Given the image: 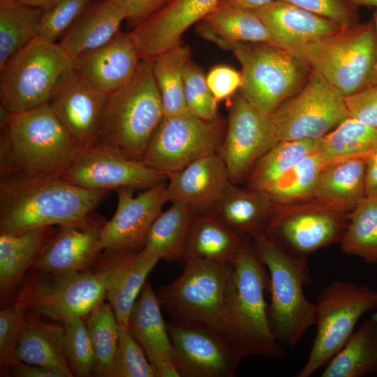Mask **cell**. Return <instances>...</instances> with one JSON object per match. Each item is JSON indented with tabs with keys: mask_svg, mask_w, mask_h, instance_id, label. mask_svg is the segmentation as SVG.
I'll list each match as a JSON object with an SVG mask.
<instances>
[{
	"mask_svg": "<svg viewBox=\"0 0 377 377\" xmlns=\"http://www.w3.org/2000/svg\"><path fill=\"white\" fill-rule=\"evenodd\" d=\"M316 331L308 359L296 377H309L343 347L359 319L377 306V292L356 283L334 280L316 298Z\"/></svg>",
	"mask_w": 377,
	"mask_h": 377,
	"instance_id": "10",
	"label": "cell"
},
{
	"mask_svg": "<svg viewBox=\"0 0 377 377\" xmlns=\"http://www.w3.org/2000/svg\"><path fill=\"white\" fill-rule=\"evenodd\" d=\"M64 328L59 324L25 319L14 350V360L38 365L59 374L73 376L64 346Z\"/></svg>",
	"mask_w": 377,
	"mask_h": 377,
	"instance_id": "29",
	"label": "cell"
},
{
	"mask_svg": "<svg viewBox=\"0 0 377 377\" xmlns=\"http://www.w3.org/2000/svg\"><path fill=\"white\" fill-rule=\"evenodd\" d=\"M229 50L242 67L239 93L268 114L296 94L312 72L298 52L269 43H237Z\"/></svg>",
	"mask_w": 377,
	"mask_h": 377,
	"instance_id": "6",
	"label": "cell"
},
{
	"mask_svg": "<svg viewBox=\"0 0 377 377\" xmlns=\"http://www.w3.org/2000/svg\"><path fill=\"white\" fill-rule=\"evenodd\" d=\"M195 216L188 204L172 202L154 221L140 255L168 262L182 259Z\"/></svg>",
	"mask_w": 377,
	"mask_h": 377,
	"instance_id": "32",
	"label": "cell"
},
{
	"mask_svg": "<svg viewBox=\"0 0 377 377\" xmlns=\"http://www.w3.org/2000/svg\"><path fill=\"white\" fill-rule=\"evenodd\" d=\"M320 139L279 140L254 165L248 175V188L265 191L303 157L318 150Z\"/></svg>",
	"mask_w": 377,
	"mask_h": 377,
	"instance_id": "38",
	"label": "cell"
},
{
	"mask_svg": "<svg viewBox=\"0 0 377 377\" xmlns=\"http://www.w3.org/2000/svg\"><path fill=\"white\" fill-rule=\"evenodd\" d=\"M313 13L329 19L343 28L357 24L355 6L347 0H283Z\"/></svg>",
	"mask_w": 377,
	"mask_h": 377,
	"instance_id": "48",
	"label": "cell"
},
{
	"mask_svg": "<svg viewBox=\"0 0 377 377\" xmlns=\"http://www.w3.org/2000/svg\"><path fill=\"white\" fill-rule=\"evenodd\" d=\"M51 227L33 229L20 234H0V290L8 294L32 267L52 235Z\"/></svg>",
	"mask_w": 377,
	"mask_h": 377,
	"instance_id": "34",
	"label": "cell"
},
{
	"mask_svg": "<svg viewBox=\"0 0 377 377\" xmlns=\"http://www.w3.org/2000/svg\"><path fill=\"white\" fill-rule=\"evenodd\" d=\"M345 100L349 116L377 128V84Z\"/></svg>",
	"mask_w": 377,
	"mask_h": 377,
	"instance_id": "50",
	"label": "cell"
},
{
	"mask_svg": "<svg viewBox=\"0 0 377 377\" xmlns=\"http://www.w3.org/2000/svg\"><path fill=\"white\" fill-rule=\"evenodd\" d=\"M372 20L374 24L376 34V38H377V9H376L374 11Z\"/></svg>",
	"mask_w": 377,
	"mask_h": 377,
	"instance_id": "60",
	"label": "cell"
},
{
	"mask_svg": "<svg viewBox=\"0 0 377 377\" xmlns=\"http://www.w3.org/2000/svg\"><path fill=\"white\" fill-rule=\"evenodd\" d=\"M377 373V322L371 317L330 360L322 377H363Z\"/></svg>",
	"mask_w": 377,
	"mask_h": 377,
	"instance_id": "35",
	"label": "cell"
},
{
	"mask_svg": "<svg viewBox=\"0 0 377 377\" xmlns=\"http://www.w3.org/2000/svg\"><path fill=\"white\" fill-rule=\"evenodd\" d=\"M126 19L124 8L112 0L93 1L64 34L59 46L73 59L110 41Z\"/></svg>",
	"mask_w": 377,
	"mask_h": 377,
	"instance_id": "26",
	"label": "cell"
},
{
	"mask_svg": "<svg viewBox=\"0 0 377 377\" xmlns=\"http://www.w3.org/2000/svg\"><path fill=\"white\" fill-rule=\"evenodd\" d=\"M168 177V173L131 159L112 146L95 143L82 147L60 178L90 190L128 187L145 191L165 184Z\"/></svg>",
	"mask_w": 377,
	"mask_h": 377,
	"instance_id": "14",
	"label": "cell"
},
{
	"mask_svg": "<svg viewBox=\"0 0 377 377\" xmlns=\"http://www.w3.org/2000/svg\"><path fill=\"white\" fill-rule=\"evenodd\" d=\"M253 12L267 29L269 43L293 51L343 29L334 21L283 0H275Z\"/></svg>",
	"mask_w": 377,
	"mask_h": 377,
	"instance_id": "22",
	"label": "cell"
},
{
	"mask_svg": "<svg viewBox=\"0 0 377 377\" xmlns=\"http://www.w3.org/2000/svg\"><path fill=\"white\" fill-rule=\"evenodd\" d=\"M21 173L6 128L0 133V175Z\"/></svg>",
	"mask_w": 377,
	"mask_h": 377,
	"instance_id": "52",
	"label": "cell"
},
{
	"mask_svg": "<svg viewBox=\"0 0 377 377\" xmlns=\"http://www.w3.org/2000/svg\"><path fill=\"white\" fill-rule=\"evenodd\" d=\"M367 161L349 158L325 165L312 200L350 214L366 196Z\"/></svg>",
	"mask_w": 377,
	"mask_h": 377,
	"instance_id": "30",
	"label": "cell"
},
{
	"mask_svg": "<svg viewBox=\"0 0 377 377\" xmlns=\"http://www.w3.org/2000/svg\"><path fill=\"white\" fill-rule=\"evenodd\" d=\"M13 113L10 112L6 108L0 104V128H4L8 126Z\"/></svg>",
	"mask_w": 377,
	"mask_h": 377,
	"instance_id": "58",
	"label": "cell"
},
{
	"mask_svg": "<svg viewBox=\"0 0 377 377\" xmlns=\"http://www.w3.org/2000/svg\"><path fill=\"white\" fill-rule=\"evenodd\" d=\"M6 128L21 173L28 176L60 178L82 147L49 103L13 114Z\"/></svg>",
	"mask_w": 377,
	"mask_h": 377,
	"instance_id": "8",
	"label": "cell"
},
{
	"mask_svg": "<svg viewBox=\"0 0 377 377\" xmlns=\"http://www.w3.org/2000/svg\"><path fill=\"white\" fill-rule=\"evenodd\" d=\"M279 139L271 117L240 93L230 101L227 129L218 152L233 184L247 177L256 163Z\"/></svg>",
	"mask_w": 377,
	"mask_h": 377,
	"instance_id": "16",
	"label": "cell"
},
{
	"mask_svg": "<svg viewBox=\"0 0 377 377\" xmlns=\"http://www.w3.org/2000/svg\"><path fill=\"white\" fill-rule=\"evenodd\" d=\"M20 3L37 7L46 10L54 5L59 0H14Z\"/></svg>",
	"mask_w": 377,
	"mask_h": 377,
	"instance_id": "57",
	"label": "cell"
},
{
	"mask_svg": "<svg viewBox=\"0 0 377 377\" xmlns=\"http://www.w3.org/2000/svg\"><path fill=\"white\" fill-rule=\"evenodd\" d=\"M75 61L58 43L36 37L0 69L1 105L13 114L49 103Z\"/></svg>",
	"mask_w": 377,
	"mask_h": 377,
	"instance_id": "7",
	"label": "cell"
},
{
	"mask_svg": "<svg viewBox=\"0 0 377 377\" xmlns=\"http://www.w3.org/2000/svg\"><path fill=\"white\" fill-rule=\"evenodd\" d=\"M207 86L219 102L231 97L242 86L241 72L226 65L215 66L206 76Z\"/></svg>",
	"mask_w": 377,
	"mask_h": 377,
	"instance_id": "49",
	"label": "cell"
},
{
	"mask_svg": "<svg viewBox=\"0 0 377 377\" xmlns=\"http://www.w3.org/2000/svg\"><path fill=\"white\" fill-rule=\"evenodd\" d=\"M350 3L354 6H371L377 9V0H347Z\"/></svg>",
	"mask_w": 377,
	"mask_h": 377,
	"instance_id": "59",
	"label": "cell"
},
{
	"mask_svg": "<svg viewBox=\"0 0 377 377\" xmlns=\"http://www.w3.org/2000/svg\"><path fill=\"white\" fill-rule=\"evenodd\" d=\"M269 283L267 268L248 239L232 263L224 296L225 334L246 357L285 355L269 324L265 300Z\"/></svg>",
	"mask_w": 377,
	"mask_h": 377,
	"instance_id": "2",
	"label": "cell"
},
{
	"mask_svg": "<svg viewBox=\"0 0 377 377\" xmlns=\"http://www.w3.org/2000/svg\"><path fill=\"white\" fill-rule=\"evenodd\" d=\"M184 91L187 108L192 114L207 120L219 116L218 101L207 86L206 76L191 59L184 69Z\"/></svg>",
	"mask_w": 377,
	"mask_h": 377,
	"instance_id": "46",
	"label": "cell"
},
{
	"mask_svg": "<svg viewBox=\"0 0 377 377\" xmlns=\"http://www.w3.org/2000/svg\"><path fill=\"white\" fill-rule=\"evenodd\" d=\"M340 244L345 253L377 263V197L366 196L352 210Z\"/></svg>",
	"mask_w": 377,
	"mask_h": 377,
	"instance_id": "40",
	"label": "cell"
},
{
	"mask_svg": "<svg viewBox=\"0 0 377 377\" xmlns=\"http://www.w3.org/2000/svg\"><path fill=\"white\" fill-rule=\"evenodd\" d=\"M219 1L170 0L131 31L140 60L152 61L182 43L186 30L201 20Z\"/></svg>",
	"mask_w": 377,
	"mask_h": 377,
	"instance_id": "20",
	"label": "cell"
},
{
	"mask_svg": "<svg viewBox=\"0 0 377 377\" xmlns=\"http://www.w3.org/2000/svg\"><path fill=\"white\" fill-rule=\"evenodd\" d=\"M197 31L221 49L242 42H269L267 29L253 11L220 0L197 23Z\"/></svg>",
	"mask_w": 377,
	"mask_h": 377,
	"instance_id": "27",
	"label": "cell"
},
{
	"mask_svg": "<svg viewBox=\"0 0 377 377\" xmlns=\"http://www.w3.org/2000/svg\"><path fill=\"white\" fill-rule=\"evenodd\" d=\"M105 266L97 272L86 270L31 279L29 307L39 315L63 323L87 316L106 297L112 273L110 261Z\"/></svg>",
	"mask_w": 377,
	"mask_h": 377,
	"instance_id": "15",
	"label": "cell"
},
{
	"mask_svg": "<svg viewBox=\"0 0 377 377\" xmlns=\"http://www.w3.org/2000/svg\"><path fill=\"white\" fill-rule=\"evenodd\" d=\"M158 377H180V374L171 361H161L154 365Z\"/></svg>",
	"mask_w": 377,
	"mask_h": 377,
	"instance_id": "55",
	"label": "cell"
},
{
	"mask_svg": "<svg viewBox=\"0 0 377 377\" xmlns=\"http://www.w3.org/2000/svg\"><path fill=\"white\" fill-rule=\"evenodd\" d=\"M276 206L265 191L230 183L208 212L240 236L252 239L266 232Z\"/></svg>",
	"mask_w": 377,
	"mask_h": 377,
	"instance_id": "25",
	"label": "cell"
},
{
	"mask_svg": "<svg viewBox=\"0 0 377 377\" xmlns=\"http://www.w3.org/2000/svg\"><path fill=\"white\" fill-rule=\"evenodd\" d=\"M323 167L318 149L303 157L265 191L277 205L311 200Z\"/></svg>",
	"mask_w": 377,
	"mask_h": 377,
	"instance_id": "41",
	"label": "cell"
},
{
	"mask_svg": "<svg viewBox=\"0 0 377 377\" xmlns=\"http://www.w3.org/2000/svg\"><path fill=\"white\" fill-rule=\"evenodd\" d=\"M190 59V47L180 43L151 61L153 74L161 94L164 116L189 111L184 97V69Z\"/></svg>",
	"mask_w": 377,
	"mask_h": 377,
	"instance_id": "39",
	"label": "cell"
},
{
	"mask_svg": "<svg viewBox=\"0 0 377 377\" xmlns=\"http://www.w3.org/2000/svg\"><path fill=\"white\" fill-rule=\"evenodd\" d=\"M0 177V234L82 224L109 192L83 188L61 178L23 173Z\"/></svg>",
	"mask_w": 377,
	"mask_h": 377,
	"instance_id": "1",
	"label": "cell"
},
{
	"mask_svg": "<svg viewBox=\"0 0 377 377\" xmlns=\"http://www.w3.org/2000/svg\"><path fill=\"white\" fill-rule=\"evenodd\" d=\"M226 129L227 121L220 115L212 120L189 111L164 116L142 161L168 174L178 171L199 158L218 153Z\"/></svg>",
	"mask_w": 377,
	"mask_h": 377,
	"instance_id": "11",
	"label": "cell"
},
{
	"mask_svg": "<svg viewBox=\"0 0 377 377\" xmlns=\"http://www.w3.org/2000/svg\"><path fill=\"white\" fill-rule=\"evenodd\" d=\"M165 191L168 202L190 205L195 214L208 212L230 183L224 162L218 153L199 158L168 174Z\"/></svg>",
	"mask_w": 377,
	"mask_h": 377,
	"instance_id": "24",
	"label": "cell"
},
{
	"mask_svg": "<svg viewBox=\"0 0 377 377\" xmlns=\"http://www.w3.org/2000/svg\"><path fill=\"white\" fill-rule=\"evenodd\" d=\"M104 223L90 216L82 224L59 226L52 235L32 268L54 276L86 271L103 249L101 229Z\"/></svg>",
	"mask_w": 377,
	"mask_h": 377,
	"instance_id": "21",
	"label": "cell"
},
{
	"mask_svg": "<svg viewBox=\"0 0 377 377\" xmlns=\"http://www.w3.org/2000/svg\"><path fill=\"white\" fill-rule=\"evenodd\" d=\"M108 98L75 69L57 87L49 105L80 145L89 147L96 142Z\"/></svg>",
	"mask_w": 377,
	"mask_h": 377,
	"instance_id": "19",
	"label": "cell"
},
{
	"mask_svg": "<svg viewBox=\"0 0 377 377\" xmlns=\"http://www.w3.org/2000/svg\"><path fill=\"white\" fill-rule=\"evenodd\" d=\"M146 356L128 327L119 324L112 377H158L154 365L148 362Z\"/></svg>",
	"mask_w": 377,
	"mask_h": 377,
	"instance_id": "44",
	"label": "cell"
},
{
	"mask_svg": "<svg viewBox=\"0 0 377 377\" xmlns=\"http://www.w3.org/2000/svg\"><path fill=\"white\" fill-rule=\"evenodd\" d=\"M295 52L345 97L377 84V38L372 20Z\"/></svg>",
	"mask_w": 377,
	"mask_h": 377,
	"instance_id": "5",
	"label": "cell"
},
{
	"mask_svg": "<svg viewBox=\"0 0 377 377\" xmlns=\"http://www.w3.org/2000/svg\"><path fill=\"white\" fill-rule=\"evenodd\" d=\"M371 317L373 318L377 322V312L372 313Z\"/></svg>",
	"mask_w": 377,
	"mask_h": 377,
	"instance_id": "61",
	"label": "cell"
},
{
	"mask_svg": "<svg viewBox=\"0 0 377 377\" xmlns=\"http://www.w3.org/2000/svg\"><path fill=\"white\" fill-rule=\"evenodd\" d=\"M168 330L181 376L234 377L246 357L226 337L205 327L172 320Z\"/></svg>",
	"mask_w": 377,
	"mask_h": 377,
	"instance_id": "17",
	"label": "cell"
},
{
	"mask_svg": "<svg viewBox=\"0 0 377 377\" xmlns=\"http://www.w3.org/2000/svg\"><path fill=\"white\" fill-rule=\"evenodd\" d=\"M16 377H61L57 373L46 368L14 360L8 367Z\"/></svg>",
	"mask_w": 377,
	"mask_h": 377,
	"instance_id": "53",
	"label": "cell"
},
{
	"mask_svg": "<svg viewBox=\"0 0 377 377\" xmlns=\"http://www.w3.org/2000/svg\"><path fill=\"white\" fill-rule=\"evenodd\" d=\"M75 69L110 95L127 82L141 61L131 32L119 31L110 41L74 58Z\"/></svg>",
	"mask_w": 377,
	"mask_h": 377,
	"instance_id": "23",
	"label": "cell"
},
{
	"mask_svg": "<svg viewBox=\"0 0 377 377\" xmlns=\"http://www.w3.org/2000/svg\"><path fill=\"white\" fill-rule=\"evenodd\" d=\"M45 10L0 0V69L38 34Z\"/></svg>",
	"mask_w": 377,
	"mask_h": 377,
	"instance_id": "37",
	"label": "cell"
},
{
	"mask_svg": "<svg viewBox=\"0 0 377 377\" xmlns=\"http://www.w3.org/2000/svg\"><path fill=\"white\" fill-rule=\"evenodd\" d=\"M349 214L314 200L277 205L265 234L286 251L306 256L340 242Z\"/></svg>",
	"mask_w": 377,
	"mask_h": 377,
	"instance_id": "13",
	"label": "cell"
},
{
	"mask_svg": "<svg viewBox=\"0 0 377 377\" xmlns=\"http://www.w3.org/2000/svg\"><path fill=\"white\" fill-rule=\"evenodd\" d=\"M163 117L152 61H141L132 77L108 95L95 143L112 146L128 158L142 161Z\"/></svg>",
	"mask_w": 377,
	"mask_h": 377,
	"instance_id": "4",
	"label": "cell"
},
{
	"mask_svg": "<svg viewBox=\"0 0 377 377\" xmlns=\"http://www.w3.org/2000/svg\"><path fill=\"white\" fill-rule=\"evenodd\" d=\"M242 8L254 11L264 7L275 0H226Z\"/></svg>",
	"mask_w": 377,
	"mask_h": 377,
	"instance_id": "56",
	"label": "cell"
},
{
	"mask_svg": "<svg viewBox=\"0 0 377 377\" xmlns=\"http://www.w3.org/2000/svg\"><path fill=\"white\" fill-rule=\"evenodd\" d=\"M348 117L345 96L313 70L271 114L279 140L322 138Z\"/></svg>",
	"mask_w": 377,
	"mask_h": 377,
	"instance_id": "12",
	"label": "cell"
},
{
	"mask_svg": "<svg viewBox=\"0 0 377 377\" xmlns=\"http://www.w3.org/2000/svg\"><path fill=\"white\" fill-rule=\"evenodd\" d=\"M377 150V128L347 117L323 138L318 152L324 166L349 158L367 161Z\"/></svg>",
	"mask_w": 377,
	"mask_h": 377,
	"instance_id": "36",
	"label": "cell"
},
{
	"mask_svg": "<svg viewBox=\"0 0 377 377\" xmlns=\"http://www.w3.org/2000/svg\"><path fill=\"white\" fill-rule=\"evenodd\" d=\"M118 202L112 218L101 229L103 249L111 252L140 251L163 206L168 202L165 184L145 190L134 197L135 189H116Z\"/></svg>",
	"mask_w": 377,
	"mask_h": 377,
	"instance_id": "18",
	"label": "cell"
},
{
	"mask_svg": "<svg viewBox=\"0 0 377 377\" xmlns=\"http://www.w3.org/2000/svg\"><path fill=\"white\" fill-rule=\"evenodd\" d=\"M366 195L377 197V150L367 161Z\"/></svg>",
	"mask_w": 377,
	"mask_h": 377,
	"instance_id": "54",
	"label": "cell"
},
{
	"mask_svg": "<svg viewBox=\"0 0 377 377\" xmlns=\"http://www.w3.org/2000/svg\"><path fill=\"white\" fill-rule=\"evenodd\" d=\"M112 273L106 297L119 325L128 327L132 308L147 281V278L159 261L146 258L140 251L111 252Z\"/></svg>",
	"mask_w": 377,
	"mask_h": 377,
	"instance_id": "28",
	"label": "cell"
},
{
	"mask_svg": "<svg viewBox=\"0 0 377 377\" xmlns=\"http://www.w3.org/2000/svg\"><path fill=\"white\" fill-rule=\"evenodd\" d=\"M96 357L94 373L100 377H112L119 323L110 303L98 304L87 316L85 322Z\"/></svg>",
	"mask_w": 377,
	"mask_h": 377,
	"instance_id": "42",
	"label": "cell"
},
{
	"mask_svg": "<svg viewBox=\"0 0 377 377\" xmlns=\"http://www.w3.org/2000/svg\"><path fill=\"white\" fill-rule=\"evenodd\" d=\"M161 304L147 281L130 313L128 327L154 365L161 361L174 363L175 354ZM175 364V363H174Z\"/></svg>",
	"mask_w": 377,
	"mask_h": 377,
	"instance_id": "31",
	"label": "cell"
},
{
	"mask_svg": "<svg viewBox=\"0 0 377 377\" xmlns=\"http://www.w3.org/2000/svg\"><path fill=\"white\" fill-rule=\"evenodd\" d=\"M29 284L26 283L13 304L0 312V362L1 369L14 361V350L29 307Z\"/></svg>",
	"mask_w": 377,
	"mask_h": 377,
	"instance_id": "45",
	"label": "cell"
},
{
	"mask_svg": "<svg viewBox=\"0 0 377 377\" xmlns=\"http://www.w3.org/2000/svg\"><path fill=\"white\" fill-rule=\"evenodd\" d=\"M232 263L186 260L182 274L156 296L173 321L205 327L224 335V296Z\"/></svg>",
	"mask_w": 377,
	"mask_h": 377,
	"instance_id": "9",
	"label": "cell"
},
{
	"mask_svg": "<svg viewBox=\"0 0 377 377\" xmlns=\"http://www.w3.org/2000/svg\"><path fill=\"white\" fill-rule=\"evenodd\" d=\"M251 239L269 274L270 329L283 346L293 347L316 322V304L304 293V287L311 281L306 256L286 251L265 233Z\"/></svg>",
	"mask_w": 377,
	"mask_h": 377,
	"instance_id": "3",
	"label": "cell"
},
{
	"mask_svg": "<svg viewBox=\"0 0 377 377\" xmlns=\"http://www.w3.org/2000/svg\"><path fill=\"white\" fill-rule=\"evenodd\" d=\"M64 350L73 376H91L96 367V357L82 318L64 323Z\"/></svg>",
	"mask_w": 377,
	"mask_h": 377,
	"instance_id": "43",
	"label": "cell"
},
{
	"mask_svg": "<svg viewBox=\"0 0 377 377\" xmlns=\"http://www.w3.org/2000/svg\"><path fill=\"white\" fill-rule=\"evenodd\" d=\"M125 10L128 22L134 28L161 10L170 0H112Z\"/></svg>",
	"mask_w": 377,
	"mask_h": 377,
	"instance_id": "51",
	"label": "cell"
},
{
	"mask_svg": "<svg viewBox=\"0 0 377 377\" xmlns=\"http://www.w3.org/2000/svg\"><path fill=\"white\" fill-rule=\"evenodd\" d=\"M94 0H59L45 10L37 38L55 41L68 31Z\"/></svg>",
	"mask_w": 377,
	"mask_h": 377,
	"instance_id": "47",
	"label": "cell"
},
{
	"mask_svg": "<svg viewBox=\"0 0 377 377\" xmlns=\"http://www.w3.org/2000/svg\"><path fill=\"white\" fill-rule=\"evenodd\" d=\"M246 239L211 213H198L182 259L186 261L200 258L232 263Z\"/></svg>",
	"mask_w": 377,
	"mask_h": 377,
	"instance_id": "33",
	"label": "cell"
}]
</instances>
